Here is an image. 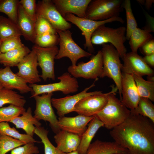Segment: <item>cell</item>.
<instances>
[{"mask_svg": "<svg viewBox=\"0 0 154 154\" xmlns=\"http://www.w3.org/2000/svg\"><path fill=\"white\" fill-rule=\"evenodd\" d=\"M53 95V92H51L33 97L36 102L33 117L38 121L42 120L48 122L52 130L56 134L60 129L58 125V119L52 107L51 99Z\"/></svg>", "mask_w": 154, "mask_h": 154, "instance_id": "cell-10", "label": "cell"}, {"mask_svg": "<svg viewBox=\"0 0 154 154\" xmlns=\"http://www.w3.org/2000/svg\"><path fill=\"white\" fill-rule=\"evenodd\" d=\"M81 138V136L61 130L54 136L56 147L65 153L76 150Z\"/></svg>", "mask_w": 154, "mask_h": 154, "instance_id": "cell-21", "label": "cell"}, {"mask_svg": "<svg viewBox=\"0 0 154 154\" xmlns=\"http://www.w3.org/2000/svg\"><path fill=\"white\" fill-rule=\"evenodd\" d=\"M102 54L101 50L86 62H79L77 65H72L68 68V71L74 78H82L86 79H96L101 78L103 72Z\"/></svg>", "mask_w": 154, "mask_h": 154, "instance_id": "cell-9", "label": "cell"}, {"mask_svg": "<svg viewBox=\"0 0 154 154\" xmlns=\"http://www.w3.org/2000/svg\"><path fill=\"white\" fill-rule=\"evenodd\" d=\"M36 17H43L47 20L57 31L69 30L71 24L61 15L51 0L39 1L36 4Z\"/></svg>", "mask_w": 154, "mask_h": 154, "instance_id": "cell-11", "label": "cell"}, {"mask_svg": "<svg viewBox=\"0 0 154 154\" xmlns=\"http://www.w3.org/2000/svg\"></svg>", "mask_w": 154, "mask_h": 154, "instance_id": "cell-50", "label": "cell"}, {"mask_svg": "<svg viewBox=\"0 0 154 154\" xmlns=\"http://www.w3.org/2000/svg\"><path fill=\"white\" fill-rule=\"evenodd\" d=\"M123 1L121 0H91L87 8L85 18L102 21L119 16L123 10Z\"/></svg>", "mask_w": 154, "mask_h": 154, "instance_id": "cell-5", "label": "cell"}, {"mask_svg": "<svg viewBox=\"0 0 154 154\" xmlns=\"http://www.w3.org/2000/svg\"><path fill=\"white\" fill-rule=\"evenodd\" d=\"M25 144L19 140L0 134V154H6L15 148Z\"/></svg>", "mask_w": 154, "mask_h": 154, "instance_id": "cell-37", "label": "cell"}, {"mask_svg": "<svg viewBox=\"0 0 154 154\" xmlns=\"http://www.w3.org/2000/svg\"><path fill=\"white\" fill-rule=\"evenodd\" d=\"M66 154H80L77 150L74 151L66 153Z\"/></svg>", "mask_w": 154, "mask_h": 154, "instance_id": "cell-47", "label": "cell"}, {"mask_svg": "<svg viewBox=\"0 0 154 154\" xmlns=\"http://www.w3.org/2000/svg\"><path fill=\"white\" fill-rule=\"evenodd\" d=\"M25 11L34 21L36 19V1L35 0H21L19 1Z\"/></svg>", "mask_w": 154, "mask_h": 154, "instance_id": "cell-41", "label": "cell"}, {"mask_svg": "<svg viewBox=\"0 0 154 154\" xmlns=\"http://www.w3.org/2000/svg\"><path fill=\"white\" fill-rule=\"evenodd\" d=\"M130 111L131 114L147 117L154 123V105L149 99L140 97L137 107Z\"/></svg>", "mask_w": 154, "mask_h": 154, "instance_id": "cell-31", "label": "cell"}, {"mask_svg": "<svg viewBox=\"0 0 154 154\" xmlns=\"http://www.w3.org/2000/svg\"><path fill=\"white\" fill-rule=\"evenodd\" d=\"M34 43L42 47L56 46L59 44V36L57 33H48L37 36Z\"/></svg>", "mask_w": 154, "mask_h": 154, "instance_id": "cell-38", "label": "cell"}, {"mask_svg": "<svg viewBox=\"0 0 154 154\" xmlns=\"http://www.w3.org/2000/svg\"><path fill=\"white\" fill-rule=\"evenodd\" d=\"M1 42H2V41L0 39V46H1ZM1 52H0V55L1 54Z\"/></svg>", "mask_w": 154, "mask_h": 154, "instance_id": "cell-49", "label": "cell"}, {"mask_svg": "<svg viewBox=\"0 0 154 154\" xmlns=\"http://www.w3.org/2000/svg\"><path fill=\"white\" fill-rule=\"evenodd\" d=\"M32 49L36 52L38 66L42 70L40 77L44 81L48 78L54 80V60L58 52L57 46L42 47L35 44Z\"/></svg>", "mask_w": 154, "mask_h": 154, "instance_id": "cell-12", "label": "cell"}, {"mask_svg": "<svg viewBox=\"0 0 154 154\" xmlns=\"http://www.w3.org/2000/svg\"><path fill=\"white\" fill-rule=\"evenodd\" d=\"M143 58L145 62L150 67H154V54L145 56Z\"/></svg>", "mask_w": 154, "mask_h": 154, "instance_id": "cell-44", "label": "cell"}, {"mask_svg": "<svg viewBox=\"0 0 154 154\" xmlns=\"http://www.w3.org/2000/svg\"><path fill=\"white\" fill-rule=\"evenodd\" d=\"M123 5L125 11L126 19V40H129L132 32L137 27V23L132 12L130 1L124 0Z\"/></svg>", "mask_w": 154, "mask_h": 154, "instance_id": "cell-36", "label": "cell"}, {"mask_svg": "<svg viewBox=\"0 0 154 154\" xmlns=\"http://www.w3.org/2000/svg\"><path fill=\"white\" fill-rule=\"evenodd\" d=\"M132 75L140 97L154 102V81L146 80L142 76Z\"/></svg>", "mask_w": 154, "mask_h": 154, "instance_id": "cell-29", "label": "cell"}, {"mask_svg": "<svg viewBox=\"0 0 154 154\" xmlns=\"http://www.w3.org/2000/svg\"><path fill=\"white\" fill-rule=\"evenodd\" d=\"M30 51L29 49L25 46L4 53H1L0 63L5 67L17 66Z\"/></svg>", "mask_w": 154, "mask_h": 154, "instance_id": "cell-26", "label": "cell"}, {"mask_svg": "<svg viewBox=\"0 0 154 154\" xmlns=\"http://www.w3.org/2000/svg\"><path fill=\"white\" fill-rule=\"evenodd\" d=\"M101 50L103 60V72L101 78L107 76L113 80L118 89L121 99L122 78L121 63L119 55L115 48L111 44L102 45Z\"/></svg>", "mask_w": 154, "mask_h": 154, "instance_id": "cell-4", "label": "cell"}, {"mask_svg": "<svg viewBox=\"0 0 154 154\" xmlns=\"http://www.w3.org/2000/svg\"><path fill=\"white\" fill-rule=\"evenodd\" d=\"M35 21L27 15L19 4L18 10L17 25L22 35L27 40L34 43L36 37L35 31Z\"/></svg>", "mask_w": 154, "mask_h": 154, "instance_id": "cell-23", "label": "cell"}, {"mask_svg": "<svg viewBox=\"0 0 154 154\" xmlns=\"http://www.w3.org/2000/svg\"><path fill=\"white\" fill-rule=\"evenodd\" d=\"M60 80L58 82L45 84H29L33 93L31 98L44 93L53 92L57 91L62 92L64 94L77 92L79 85L77 80L68 72L64 73L57 78Z\"/></svg>", "mask_w": 154, "mask_h": 154, "instance_id": "cell-8", "label": "cell"}, {"mask_svg": "<svg viewBox=\"0 0 154 154\" xmlns=\"http://www.w3.org/2000/svg\"><path fill=\"white\" fill-rule=\"evenodd\" d=\"M98 79H96L94 82L88 87L86 88L82 91L72 96H67L60 98H52V106L57 110L59 117L65 116L70 113L73 112L74 107L76 104L81 99L88 96L102 93L100 91H96L88 92L90 89L95 86V82Z\"/></svg>", "mask_w": 154, "mask_h": 154, "instance_id": "cell-14", "label": "cell"}, {"mask_svg": "<svg viewBox=\"0 0 154 154\" xmlns=\"http://www.w3.org/2000/svg\"><path fill=\"white\" fill-rule=\"evenodd\" d=\"M93 117L80 115L73 117H59L58 125L60 130L82 136L87 128V125Z\"/></svg>", "mask_w": 154, "mask_h": 154, "instance_id": "cell-18", "label": "cell"}, {"mask_svg": "<svg viewBox=\"0 0 154 154\" xmlns=\"http://www.w3.org/2000/svg\"><path fill=\"white\" fill-rule=\"evenodd\" d=\"M9 122L15 125L17 128L23 129L27 134L33 137L35 127L41 126V123L32 115V110L29 107L21 116L17 117Z\"/></svg>", "mask_w": 154, "mask_h": 154, "instance_id": "cell-24", "label": "cell"}, {"mask_svg": "<svg viewBox=\"0 0 154 154\" xmlns=\"http://www.w3.org/2000/svg\"><path fill=\"white\" fill-rule=\"evenodd\" d=\"M22 35L17 25L9 18L0 16V39L2 42L9 37Z\"/></svg>", "mask_w": 154, "mask_h": 154, "instance_id": "cell-30", "label": "cell"}, {"mask_svg": "<svg viewBox=\"0 0 154 154\" xmlns=\"http://www.w3.org/2000/svg\"><path fill=\"white\" fill-rule=\"evenodd\" d=\"M3 88V86L1 85V84H0V90Z\"/></svg>", "mask_w": 154, "mask_h": 154, "instance_id": "cell-48", "label": "cell"}, {"mask_svg": "<svg viewBox=\"0 0 154 154\" xmlns=\"http://www.w3.org/2000/svg\"><path fill=\"white\" fill-rule=\"evenodd\" d=\"M38 64L36 52L32 49L17 66L19 70L16 74L27 83L36 84L41 80L37 69Z\"/></svg>", "mask_w": 154, "mask_h": 154, "instance_id": "cell-15", "label": "cell"}, {"mask_svg": "<svg viewBox=\"0 0 154 154\" xmlns=\"http://www.w3.org/2000/svg\"><path fill=\"white\" fill-rule=\"evenodd\" d=\"M26 102L24 97L12 90L3 88L0 90V108L7 104L24 107Z\"/></svg>", "mask_w": 154, "mask_h": 154, "instance_id": "cell-28", "label": "cell"}, {"mask_svg": "<svg viewBox=\"0 0 154 154\" xmlns=\"http://www.w3.org/2000/svg\"><path fill=\"white\" fill-rule=\"evenodd\" d=\"M108 93H102L85 97L80 100L75 106L73 112L78 115L87 116H93L101 110L108 100Z\"/></svg>", "mask_w": 154, "mask_h": 154, "instance_id": "cell-13", "label": "cell"}, {"mask_svg": "<svg viewBox=\"0 0 154 154\" xmlns=\"http://www.w3.org/2000/svg\"><path fill=\"white\" fill-rule=\"evenodd\" d=\"M57 10L64 18L68 13L85 18L86 11L91 0H52Z\"/></svg>", "mask_w": 154, "mask_h": 154, "instance_id": "cell-20", "label": "cell"}, {"mask_svg": "<svg viewBox=\"0 0 154 154\" xmlns=\"http://www.w3.org/2000/svg\"><path fill=\"white\" fill-rule=\"evenodd\" d=\"M34 133L40 139L44 145V154H66L51 143L48 136V131L43 127H35Z\"/></svg>", "mask_w": 154, "mask_h": 154, "instance_id": "cell-33", "label": "cell"}, {"mask_svg": "<svg viewBox=\"0 0 154 154\" xmlns=\"http://www.w3.org/2000/svg\"><path fill=\"white\" fill-rule=\"evenodd\" d=\"M154 78L153 76H147L148 80L150 81H154Z\"/></svg>", "mask_w": 154, "mask_h": 154, "instance_id": "cell-46", "label": "cell"}, {"mask_svg": "<svg viewBox=\"0 0 154 154\" xmlns=\"http://www.w3.org/2000/svg\"><path fill=\"white\" fill-rule=\"evenodd\" d=\"M153 0H146L145 1L144 4L148 9H149L151 7L153 3H154Z\"/></svg>", "mask_w": 154, "mask_h": 154, "instance_id": "cell-45", "label": "cell"}, {"mask_svg": "<svg viewBox=\"0 0 154 154\" xmlns=\"http://www.w3.org/2000/svg\"><path fill=\"white\" fill-rule=\"evenodd\" d=\"M20 36L11 37L3 41L0 47L1 53H4L25 46L21 41Z\"/></svg>", "mask_w": 154, "mask_h": 154, "instance_id": "cell-40", "label": "cell"}, {"mask_svg": "<svg viewBox=\"0 0 154 154\" xmlns=\"http://www.w3.org/2000/svg\"><path fill=\"white\" fill-rule=\"evenodd\" d=\"M35 27L36 36L48 33H57L47 20L40 17H36Z\"/></svg>", "mask_w": 154, "mask_h": 154, "instance_id": "cell-39", "label": "cell"}, {"mask_svg": "<svg viewBox=\"0 0 154 154\" xmlns=\"http://www.w3.org/2000/svg\"><path fill=\"white\" fill-rule=\"evenodd\" d=\"M128 150L115 141L97 139L91 143L85 154H128Z\"/></svg>", "mask_w": 154, "mask_h": 154, "instance_id": "cell-22", "label": "cell"}, {"mask_svg": "<svg viewBox=\"0 0 154 154\" xmlns=\"http://www.w3.org/2000/svg\"><path fill=\"white\" fill-rule=\"evenodd\" d=\"M19 4V1L18 0H0V12L5 14L9 19L17 25Z\"/></svg>", "mask_w": 154, "mask_h": 154, "instance_id": "cell-34", "label": "cell"}, {"mask_svg": "<svg viewBox=\"0 0 154 154\" xmlns=\"http://www.w3.org/2000/svg\"><path fill=\"white\" fill-rule=\"evenodd\" d=\"M0 134L7 135L19 140L25 144L38 142L33 137L19 133L14 127H11L7 122H0Z\"/></svg>", "mask_w": 154, "mask_h": 154, "instance_id": "cell-32", "label": "cell"}, {"mask_svg": "<svg viewBox=\"0 0 154 154\" xmlns=\"http://www.w3.org/2000/svg\"><path fill=\"white\" fill-rule=\"evenodd\" d=\"M0 84L4 88L11 90L16 89L21 94L32 91V88L25 80L13 73L8 66L0 68Z\"/></svg>", "mask_w": 154, "mask_h": 154, "instance_id": "cell-19", "label": "cell"}, {"mask_svg": "<svg viewBox=\"0 0 154 154\" xmlns=\"http://www.w3.org/2000/svg\"><path fill=\"white\" fill-rule=\"evenodd\" d=\"M122 72L142 76H153L154 72L137 52H130L124 56Z\"/></svg>", "mask_w": 154, "mask_h": 154, "instance_id": "cell-16", "label": "cell"}, {"mask_svg": "<svg viewBox=\"0 0 154 154\" xmlns=\"http://www.w3.org/2000/svg\"><path fill=\"white\" fill-rule=\"evenodd\" d=\"M126 30L124 26L114 28L106 27L105 25H100L92 33L91 42L95 45L110 43L117 50L122 59L127 53V49L124 45L127 40Z\"/></svg>", "mask_w": 154, "mask_h": 154, "instance_id": "cell-3", "label": "cell"}, {"mask_svg": "<svg viewBox=\"0 0 154 154\" xmlns=\"http://www.w3.org/2000/svg\"><path fill=\"white\" fill-rule=\"evenodd\" d=\"M110 134L128 154H154V123L146 117L131 114Z\"/></svg>", "mask_w": 154, "mask_h": 154, "instance_id": "cell-1", "label": "cell"}, {"mask_svg": "<svg viewBox=\"0 0 154 154\" xmlns=\"http://www.w3.org/2000/svg\"><path fill=\"white\" fill-rule=\"evenodd\" d=\"M112 87L106 104L101 110L93 116L103 123L104 127L109 129H112L122 124L130 114V110L116 96L115 93L118 90L117 87Z\"/></svg>", "mask_w": 154, "mask_h": 154, "instance_id": "cell-2", "label": "cell"}, {"mask_svg": "<svg viewBox=\"0 0 154 154\" xmlns=\"http://www.w3.org/2000/svg\"><path fill=\"white\" fill-rule=\"evenodd\" d=\"M24 107L10 104L0 108V122H9L13 118L21 115L26 111Z\"/></svg>", "mask_w": 154, "mask_h": 154, "instance_id": "cell-35", "label": "cell"}, {"mask_svg": "<svg viewBox=\"0 0 154 154\" xmlns=\"http://www.w3.org/2000/svg\"><path fill=\"white\" fill-rule=\"evenodd\" d=\"M140 48L142 53L145 56L154 54L153 39L146 43Z\"/></svg>", "mask_w": 154, "mask_h": 154, "instance_id": "cell-43", "label": "cell"}, {"mask_svg": "<svg viewBox=\"0 0 154 154\" xmlns=\"http://www.w3.org/2000/svg\"><path fill=\"white\" fill-rule=\"evenodd\" d=\"M39 153L38 148L34 143H30L12 149L11 154H38Z\"/></svg>", "mask_w": 154, "mask_h": 154, "instance_id": "cell-42", "label": "cell"}, {"mask_svg": "<svg viewBox=\"0 0 154 154\" xmlns=\"http://www.w3.org/2000/svg\"><path fill=\"white\" fill-rule=\"evenodd\" d=\"M56 31L59 36L60 48L55 59L67 57L70 60L72 66L74 67L79 59L92 56V54L84 50L75 42L72 37V33L69 30Z\"/></svg>", "mask_w": 154, "mask_h": 154, "instance_id": "cell-7", "label": "cell"}, {"mask_svg": "<svg viewBox=\"0 0 154 154\" xmlns=\"http://www.w3.org/2000/svg\"><path fill=\"white\" fill-rule=\"evenodd\" d=\"M150 32L149 29H143L138 27L133 31L129 40L131 52H137L139 48L153 39Z\"/></svg>", "mask_w": 154, "mask_h": 154, "instance_id": "cell-27", "label": "cell"}, {"mask_svg": "<svg viewBox=\"0 0 154 154\" xmlns=\"http://www.w3.org/2000/svg\"><path fill=\"white\" fill-rule=\"evenodd\" d=\"M64 19L75 25L82 31V34L85 37V42L84 44L85 48H87L88 52L91 54L94 53V49L91 41L92 35L95 30L99 26L105 24L117 21L122 23L124 20L119 16L116 17L102 21H95L85 18H80L70 13L67 14Z\"/></svg>", "mask_w": 154, "mask_h": 154, "instance_id": "cell-6", "label": "cell"}, {"mask_svg": "<svg viewBox=\"0 0 154 154\" xmlns=\"http://www.w3.org/2000/svg\"><path fill=\"white\" fill-rule=\"evenodd\" d=\"M88 126L81 136L79 145L77 150L80 154H85L95 134L103 123L96 117L89 123Z\"/></svg>", "mask_w": 154, "mask_h": 154, "instance_id": "cell-25", "label": "cell"}, {"mask_svg": "<svg viewBox=\"0 0 154 154\" xmlns=\"http://www.w3.org/2000/svg\"><path fill=\"white\" fill-rule=\"evenodd\" d=\"M121 102L130 110L137 106L140 97L132 74L122 72Z\"/></svg>", "mask_w": 154, "mask_h": 154, "instance_id": "cell-17", "label": "cell"}]
</instances>
